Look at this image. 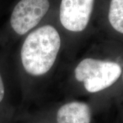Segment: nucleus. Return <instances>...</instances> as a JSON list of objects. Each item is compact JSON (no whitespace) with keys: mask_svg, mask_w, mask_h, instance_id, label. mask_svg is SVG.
<instances>
[{"mask_svg":"<svg viewBox=\"0 0 123 123\" xmlns=\"http://www.w3.org/2000/svg\"><path fill=\"white\" fill-rule=\"evenodd\" d=\"M62 46V37L54 26L35 28L25 37L20 49L23 72L31 79L45 77L55 66Z\"/></svg>","mask_w":123,"mask_h":123,"instance_id":"1","label":"nucleus"},{"mask_svg":"<svg viewBox=\"0 0 123 123\" xmlns=\"http://www.w3.org/2000/svg\"><path fill=\"white\" fill-rule=\"evenodd\" d=\"M118 62L92 57L82 58L73 69V77L86 92L94 94L110 88L122 76Z\"/></svg>","mask_w":123,"mask_h":123,"instance_id":"2","label":"nucleus"},{"mask_svg":"<svg viewBox=\"0 0 123 123\" xmlns=\"http://www.w3.org/2000/svg\"><path fill=\"white\" fill-rule=\"evenodd\" d=\"M50 7L49 0H21L14 8L10 25L17 35H27L36 28Z\"/></svg>","mask_w":123,"mask_h":123,"instance_id":"3","label":"nucleus"},{"mask_svg":"<svg viewBox=\"0 0 123 123\" xmlns=\"http://www.w3.org/2000/svg\"><path fill=\"white\" fill-rule=\"evenodd\" d=\"M95 0H62L60 21L71 34H79L87 28L92 17Z\"/></svg>","mask_w":123,"mask_h":123,"instance_id":"4","label":"nucleus"},{"mask_svg":"<svg viewBox=\"0 0 123 123\" xmlns=\"http://www.w3.org/2000/svg\"><path fill=\"white\" fill-rule=\"evenodd\" d=\"M92 111L83 101H73L61 105L56 113L57 123H90Z\"/></svg>","mask_w":123,"mask_h":123,"instance_id":"5","label":"nucleus"},{"mask_svg":"<svg viewBox=\"0 0 123 123\" xmlns=\"http://www.w3.org/2000/svg\"><path fill=\"white\" fill-rule=\"evenodd\" d=\"M108 20L116 31L123 34V0H111Z\"/></svg>","mask_w":123,"mask_h":123,"instance_id":"6","label":"nucleus"},{"mask_svg":"<svg viewBox=\"0 0 123 123\" xmlns=\"http://www.w3.org/2000/svg\"><path fill=\"white\" fill-rule=\"evenodd\" d=\"M5 96V86L4 80L0 74V103L3 101Z\"/></svg>","mask_w":123,"mask_h":123,"instance_id":"7","label":"nucleus"},{"mask_svg":"<svg viewBox=\"0 0 123 123\" xmlns=\"http://www.w3.org/2000/svg\"><path fill=\"white\" fill-rule=\"evenodd\" d=\"M122 78H123V73H122Z\"/></svg>","mask_w":123,"mask_h":123,"instance_id":"8","label":"nucleus"}]
</instances>
